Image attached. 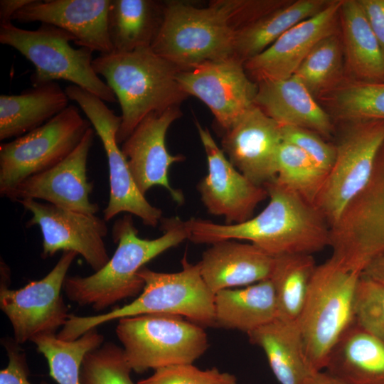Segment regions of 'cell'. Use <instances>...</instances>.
Instances as JSON below:
<instances>
[{
  "label": "cell",
  "instance_id": "1",
  "mask_svg": "<svg viewBox=\"0 0 384 384\" xmlns=\"http://www.w3.org/2000/svg\"><path fill=\"white\" fill-rule=\"evenodd\" d=\"M273 1H212L197 6L164 2L163 18L151 48L180 70L233 57L235 38L244 26L272 10Z\"/></svg>",
  "mask_w": 384,
  "mask_h": 384
},
{
  "label": "cell",
  "instance_id": "2",
  "mask_svg": "<svg viewBox=\"0 0 384 384\" xmlns=\"http://www.w3.org/2000/svg\"><path fill=\"white\" fill-rule=\"evenodd\" d=\"M265 187L270 201L259 214L225 225L192 218L185 221L188 239L197 244L247 240L274 257L312 255L330 245L331 228L314 205L274 181Z\"/></svg>",
  "mask_w": 384,
  "mask_h": 384
},
{
  "label": "cell",
  "instance_id": "3",
  "mask_svg": "<svg viewBox=\"0 0 384 384\" xmlns=\"http://www.w3.org/2000/svg\"><path fill=\"white\" fill-rule=\"evenodd\" d=\"M161 223L163 235L149 240L138 236L131 214L116 220L112 237L117 247L112 257L90 276H67L63 287L67 297L79 306L102 311L138 295L144 287V280L137 275L139 270L188 237L185 221L178 217L162 218Z\"/></svg>",
  "mask_w": 384,
  "mask_h": 384
},
{
  "label": "cell",
  "instance_id": "4",
  "mask_svg": "<svg viewBox=\"0 0 384 384\" xmlns=\"http://www.w3.org/2000/svg\"><path fill=\"white\" fill-rule=\"evenodd\" d=\"M92 67L105 79L120 105L118 144L148 114L179 106L188 97L176 80L180 69L151 47L100 54L93 59Z\"/></svg>",
  "mask_w": 384,
  "mask_h": 384
},
{
  "label": "cell",
  "instance_id": "5",
  "mask_svg": "<svg viewBox=\"0 0 384 384\" xmlns=\"http://www.w3.org/2000/svg\"><path fill=\"white\" fill-rule=\"evenodd\" d=\"M177 272H155L142 267L137 272L144 282L140 294L131 303L89 316L70 314L58 338L73 341L92 329L124 317L149 314L180 316L203 327L215 326V294L203 280L198 264L185 255Z\"/></svg>",
  "mask_w": 384,
  "mask_h": 384
},
{
  "label": "cell",
  "instance_id": "6",
  "mask_svg": "<svg viewBox=\"0 0 384 384\" xmlns=\"http://www.w3.org/2000/svg\"><path fill=\"white\" fill-rule=\"evenodd\" d=\"M361 274L331 257L316 266L298 319L311 371L324 370L331 351L355 324L354 299Z\"/></svg>",
  "mask_w": 384,
  "mask_h": 384
},
{
  "label": "cell",
  "instance_id": "7",
  "mask_svg": "<svg viewBox=\"0 0 384 384\" xmlns=\"http://www.w3.org/2000/svg\"><path fill=\"white\" fill-rule=\"evenodd\" d=\"M70 41L75 42L70 33L48 23H41L36 30L18 28L11 21L0 24V43L14 48L34 65L31 76L33 87L64 80L105 102H117L112 90L93 69V50L74 48Z\"/></svg>",
  "mask_w": 384,
  "mask_h": 384
},
{
  "label": "cell",
  "instance_id": "8",
  "mask_svg": "<svg viewBox=\"0 0 384 384\" xmlns=\"http://www.w3.org/2000/svg\"><path fill=\"white\" fill-rule=\"evenodd\" d=\"M118 320L117 336L137 373L193 363L209 347L203 327L180 316L149 314Z\"/></svg>",
  "mask_w": 384,
  "mask_h": 384
},
{
  "label": "cell",
  "instance_id": "9",
  "mask_svg": "<svg viewBox=\"0 0 384 384\" xmlns=\"http://www.w3.org/2000/svg\"><path fill=\"white\" fill-rule=\"evenodd\" d=\"M78 107L68 105L39 127L0 144V194L6 197L26 178L67 157L91 127Z\"/></svg>",
  "mask_w": 384,
  "mask_h": 384
},
{
  "label": "cell",
  "instance_id": "10",
  "mask_svg": "<svg viewBox=\"0 0 384 384\" xmlns=\"http://www.w3.org/2000/svg\"><path fill=\"white\" fill-rule=\"evenodd\" d=\"M352 122L336 146L334 163L315 203L331 228L368 185L384 144V121Z\"/></svg>",
  "mask_w": 384,
  "mask_h": 384
},
{
  "label": "cell",
  "instance_id": "11",
  "mask_svg": "<svg viewBox=\"0 0 384 384\" xmlns=\"http://www.w3.org/2000/svg\"><path fill=\"white\" fill-rule=\"evenodd\" d=\"M65 91L93 126L107 158L110 198L103 218L109 221L120 213H127L139 217L145 225L156 227L162 219V211L152 206L137 188L116 139L121 117L117 116L102 99L80 87L71 84Z\"/></svg>",
  "mask_w": 384,
  "mask_h": 384
},
{
  "label": "cell",
  "instance_id": "12",
  "mask_svg": "<svg viewBox=\"0 0 384 384\" xmlns=\"http://www.w3.org/2000/svg\"><path fill=\"white\" fill-rule=\"evenodd\" d=\"M77 255L63 251L48 274L20 289H9L1 274L0 307L11 322L16 343L38 335L55 334L65 325L70 314L60 292Z\"/></svg>",
  "mask_w": 384,
  "mask_h": 384
},
{
  "label": "cell",
  "instance_id": "13",
  "mask_svg": "<svg viewBox=\"0 0 384 384\" xmlns=\"http://www.w3.org/2000/svg\"><path fill=\"white\" fill-rule=\"evenodd\" d=\"M331 239L336 256L358 270L384 250V144L368 185L333 228Z\"/></svg>",
  "mask_w": 384,
  "mask_h": 384
},
{
  "label": "cell",
  "instance_id": "14",
  "mask_svg": "<svg viewBox=\"0 0 384 384\" xmlns=\"http://www.w3.org/2000/svg\"><path fill=\"white\" fill-rule=\"evenodd\" d=\"M32 214L26 225H38L43 238L42 258L58 251H74L97 272L110 260L104 238L108 229L106 220L85 214L26 198L18 201Z\"/></svg>",
  "mask_w": 384,
  "mask_h": 384
},
{
  "label": "cell",
  "instance_id": "15",
  "mask_svg": "<svg viewBox=\"0 0 384 384\" xmlns=\"http://www.w3.org/2000/svg\"><path fill=\"white\" fill-rule=\"evenodd\" d=\"M176 80L184 92L201 100L225 131L255 105L257 83L244 63L230 58L181 70Z\"/></svg>",
  "mask_w": 384,
  "mask_h": 384
},
{
  "label": "cell",
  "instance_id": "16",
  "mask_svg": "<svg viewBox=\"0 0 384 384\" xmlns=\"http://www.w3.org/2000/svg\"><path fill=\"white\" fill-rule=\"evenodd\" d=\"M207 158L208 172L198 190L208 211L223 216L227 224L245 222L252 218L257 206L267 197L265 186L253 183L225 156L210 131L196 122Z\"/></svg>",
  "mask_w": 384,
  "mask_h": 384
},
{
  "label": "cell",
  "instance_id": "17",
  "mask_svg": "<svg viewBox=\"0 0 384 384\" xmlns=\"http://www.w3.org/2000/svg\"><path fill=\"white\" fill-rule=\"evenodd\" d=\"M95 131L88 129L80 143L51 169L19 183L6 198L14 201L41 199L64 209L95 215L97 203L90 200L93 183L88 181L87 164Z\"/></svg>",
  "mask_w": 384,
  "mask_h": 384
},
{
  "label": "cell",
  "instance_id": "18",
  "mask_svg": "<svg viewBox=\"0 0 384 384\" xmlns=\"http://www.w3.org/2000/svg\"><path fill=\"white\" fill-rule=\"evenodd\" d=\"M181 115L179 106L148 114L120 146L134 182L143 195L154 186H161L179 205L183 203V195L171 186L169 170L173 164L183 161L185 157L171 154L165 141L169 127Z\"/></svg>",
  "mask_w": 384,
  "mask_h": 384
},
{
  "label": "cell",
  "instance_id": "19",
  "mask_svg": "<svg viewBox=\"0 0 384 384\" xmlns=\"http://www.w3.org/2000/svg\"><path fill=\"white\" fill-rule=\"evenodd\" d=\"M282 142L280 125L255 105L225 131L222 150L247 178L265 186L276 178Z\"/></svg>",
  "mask_w": 384,
  "mask_h": 384
},
{
  "label": "cell",
  "instance_id": "20",
  "mask_svg": "<svg viewBox=\"0 0 384 384\" xmlns=\"http://www.w3.org/2000/svg\"><path fill=\"white\" fill-rule=\"evenodd\" d=\"M341 1H330L317 14L296 24L267 49L244 63L256 82L292 77L311 49L333 33Z\"/></svg>",
  "mask_w": 384,
  "mask_h": 384
},
{
  "label": "cell",
  "instance_id": "21",
  "mask_svg": "<svg viewBox=\"0 0 384 384\" xmlns=\"http://www.w3.org/2000/svg\"><path fill=\"white\" fill-rule=\"evenodd\" d=\"M110 1L34 0L16 12L12 20L53 25L70 33L75 45L106 54L114 50L107 30Z\"/></svg>",
  "mask_w": 384,
  "mask_h": 384
},
{
  "label": "cell",
  "instance_id": "22",
  "mask_svg": "<svg viewBox=\"0 0 384 384\" xmlns=\"http://www.w3.org/2000/svg\"><path fill=\"white\" fill-rule=\"evenodd\" d=\"M274 257L252 243L229 240L211 244L198 264L203 280L215 294L270 279Z\"/></svg>",
  "mask_w": 384,
  "mask_h": 384
},
{
  "label": "cell",
  "instance_id": "23",
  "mask_svg": "<svg viewBox=\"0 0 384 384\" xmlns=\"http://www.w3.org/2000/svg\"><path fill=\"white\" fill-rule=\"evenodd\" d=\"M257 83L255 104L281 126H294L329 137L333 130L329 115L295 75L265 80Z\"/></svg>",
  "mask_w": 384,
  "mask_h": 384
},
{
  "label": "cell",
  "instance_id": "24",
  "mask_svg": "<svg viewBox=\"0 0 384 384\" xmlns=\"http://www.w3.org/2000/svg\"><path fill=\"white\" fill-rule=\"evenodd\" d=\"M324 370L348 384H384V341L354 324L331 351Z\"/></svg>",
  "mask_w": 384,
  "mask_h": 384
},
{
  "label": "cell",
  "instance_id": "25",
  "mask_svg": "<svg viewBox=\"0 0 384 384\" xmlns=\"http://www.w3.org/2000/svg\"><path fill=\"white\" fill-rule=\"evenodd\" d=\"M59 84L49 82L18 95H0V140L21 137L43 125L68 106Z\"/></svg>",
  "mask_w": 384,
  "mask_h": 384
},
{
  "label": "cell",
  "instance_id": "26",
  "mask_svg": "<svg viewBox=\"0 0 384 384\" xmlns=\"http://www.w3.org/2000/svg\"><path fill=\"white\" fill-rule=\"evenodd\" d=\"M265 352L280 384H306L312 372L307 363L298 321L276 318L247 334Z\"/></svg>",
  "mask_w": 384,
  "mask_h": 384
},
{
  "label": "cell",
  "instance_id": "27",
  "mask_svg": "<svg viewBox=\"0 0 384 384\" xmlns=\"http://www.w3.org/2000/svg\"><path fill=\"white\" fill-rule=\"evenodd\" d=\"M215 326L248 334L278 317L273 284L270 279L240 289L215 294Z\"/></svg>",
  "mask_w": 384,
  "mask_h": 384
},
{
  "label": "cell",
  "instance_id": "28",
  "mask_svg": "<svg viewBox=\"0 0 384 384\" xmlns=\"http://www.w3.org/2000/svg\"><path fill=\"white\" fill-rule=\"evenodd\" d=\"M164 2L111 0L107 30L114 50L132 51L151 47L163 18Z\"/></svg>",
  "mask_w": 384,
  "mask_h": 384
},
{
  "label": "cell",
  "instance_id": "29",
  "mask_svg": "<svg viewBox=\"0 0 384 384\" xmlns=\"http://www.w3.org/2000/svg\"><path fill=\"white\" fill-rule=\"evenodd\" d=\"M329 2L298 0L266 13L238 31L233 58L245 63L267 49L289 28L319 13Z\"/></svg>",
  "mask_w": 384,
  "mask_h": 384
},
{
  "label": "cell",
  "instance_id": "30",
  "mask_svg": "<svg viewBox=\"0 0 384 384\" xmlns=\"http://www.w3.org/2000/svg\"><path fill=\"white\" fill-rule=\"evenodd\" d=\"M340 11L347 63L362 82L384 80V55L357 0H343Z\"/></svg>",
  "mask_w": 384,
  "mask_h": 384
},
{
  "label": "cell",
  "instance_id": "31",
  "mask_svg": "<svg viewBox=\"0 0 384 384\" xmlns=\"http://www.w3.org/2000/svg\"><path fill=\"white\" fill-rule=\"evenodd\" d=\"M316 266L311 254H286L274 257L270 279L274 289L278 317L298 321Z\"/></svg>",
  "mask_w": 384,
  "mask_h": 384
},
{
  "label": "cell",
  "instance_id": "32",
  "mask_svg": "<svg viewBox=\"0 0 384 384\" xmlns=\"http://www.w3.org/2000/svg\"><path fill=\"white\" fill-rule=\"evenodd\" d=\"M57 334H44L31 338L38 352L48 361L50 375L58 384H81L80 367L85 354L103 343L104 336L95 329L73 341Z\"/></svg>",
  "mask_w": 384,
  "mask_h": 384
},
{
  "label": "cell",
  "instance_id": "33",
  "mask_svg": "<svg viewBox=\"0 0 384 384\" xmlns=\"http://www.w3.org/2000/svg\"><path fill=\"white\" fill-rule=\"evenodd\" d=\"M326 177L304 151L282 141L277 156L275 182L315 206Z\"/></svg>",
  "mask_w": 384,
  "mask_h": 384
},
{
  "label": "cell",
  "instance_id": "34",
  "mask_svg": "<svg viewBox=\"0 0 384 384\" xmlns=\"http://www.w3.org/2000/svg\"><path fill=\"white\" fill-rule=\"evenodd\" d=\"M341 69L340 44L332 34L320 41L309 53L293 75L313 95L326 88Z\"/></svg>",
  "mask_w": 384,
  "mask_h": 384
},
{
  "label": "cell",
  "instance_id": "35",
  "mask_svg": "<svg viewBox=\"0 0 384 384\" xmlns=\"http://www.w3.org/2000/svg\"><path fill=\"white\" fill-rule=\"evenodd\" d=\"M132 370L123 348L107 342L84 356L80 382L81 384H134L130 376Z\"/></svg>",
  "mask_w": 384,
  "mask_h": 384
},
{
  "label": "cell",
  "instance_id": "36",
  "mask_svg": "<svg viewBox=\"0 0 384 384\" xmlns=\"http://www.w3.org/2000/svg\"><path fill=\"white\" fill-rule=\"evenodd\" d=\"M339 115L351 121H384V82H358L339 89L334 96Z\"/></svg>",
  "mask_w": 384,
  "mask_h": 384
},
{
  "label": "cell",
  "instance_id": "37",
  "mask_svg": "<svg viewBox=\"0 0 384 384\" xmlns=\"http://www.w3.org/2000/svg\"><path fill=\"white\" fill-rule=\"evenodd\" d=\"M355 324L384 341V283L361 274L354 299Z\"/></svg>",
  "mask_w": 384,
  "mask_h": 384
},
{
  "label": "cell",
  "instance_id": "38",
  "mask_svg": "<svg viewBox=\"0 0 384 384\" xmlns=\"http://www.w3.org/2000/svg\"><path fill=\"white\" fill-rule=\"evenodd\" d=\"M137 384H238L236 377L217 368L201 370L193 363L174 365L154 370Z\"/></svg>",
  "mask_w": 384,
  "mask_h": 384
},
{
  "label": "cell",
  "instance_id": "39",
  "mask_svg": "<svg viewBox=\"0 0 384 384\" xmlns=\"http://www.w3.org/2000/svg\"><path fill=\"white\" fill-rule=\"evenodd\" d=\"M282 141L293 144L304 151L326 175L336 158V146L322 139L316 133L294 126H281Z\"/></svg>",
  "mask_w": 384,
  "mask_h": 384
},
{
  "label": "cell",
  "instance_id": "40",
  "mask_svg": "<svg viewBox=\"0 0 384 384\" xmlns=\"http://www.w3.org/2000/svg\"><path fill=\"white\" fill-rule=\"evenodd\" d=\"M14 341H6L9 362L7 366L0 371V384H31L28 380V370L25 353L15 345Z\"/></svg>",
  "mask_w": 384,
  "mask_h": 384
},
{
  "label": "cell",
  "instance_id": "41",
  "mask_svg": "<svg viewBox=\"0 0 384 384\" xmlns=\"http://www.w3.org/2000/svg\"><path fill=\"white\" fill-rule=\"evenodd\" d=\"M384 55V0H357Z\"/></svg>",
  "mask_w": 384,
  "mask_h": 384
},
{
  "label": "cell",
  "instance_id": "42",
  "mask_svg": "<svg viewBox=\"0 0 384 384\" xmlns=\"http://www.w3.org/2000/svg\"><path fill=\"white\" fill-rule=\"evenodd\" d=\"M34 0H1L0 24L11 22L16 12Z\"/></svg>",
  "mask_w": 384,
  "mask_h": 384
},
{
  "label": "cell",
  "instance_id": "43",
  "mask_svg": "<svg viewBox=\"0 0 384 384\" xmlns=\"http://www.w3.org/2000/svg\"><path fill=\"white\" fill-rule=\"evenodd\" d=\"M361 274L384 283V250L374 255L368 262Z\"/></svg>",
  "mask_w": 384,
  "mask_h": 384
},
{
  "label": "cell",
  "instance_id": "44",
  "mask_svg": "<svg viewBox=\"0 0 384 384\" xmlns=\"http://www.w3.org/2000/svg\"><path fill=\"white\" fill-rule=\"evenodd\" d=\"M306 384H348L325 370L312 371Z\"/></svg>",
  "mask_w": 384,
  "mask_h": 384
}]
</instances>
